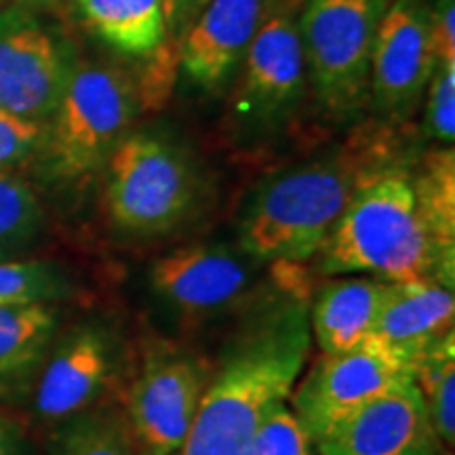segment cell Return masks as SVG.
Returning a JSON list of instances; mask_svg holds the SVG:
<instances>
[{
  "label": "cell",
  "mask_w": 455,
  "mask_h": 455,
  "mask_svg": "<svg viewBox=\"0 0 455 455\" xmlns=\"http://www.w3.org/2000/svg\"><path fill=\"white\" fill-rule=\"evenodd\" d=\"M310 348L308 295L287 293L255 312L213 363L180 455H243L261 422L289 401Z\"/></svg>",
  "instance_id": "6da1fadb"
},
{
  "label": "cell",
  "mask_w": 455,
  "mask_h": 455,
  "mask_svg": "<svg viewBox=\"0 0 455 455\" xmlns=\"http://www.w3.org/2000/svg\"><path fill=\"white\" fill-rule=\"evenodd\" d=\"M316 258L325 276H430L453 287L426 230L411 173L401 167L369 171Z\"/></svg>",
  "instance_id": "7a4b0ae2"
},
{
  "label": "cell",
  "mask_w": 455,
  "mask_h": 455,
  "mask_svg": "<svg viewBox=\"0 0 455 455\" xmlns=\"http://www.w3.org/2000/svg\"><path fill=\"white\" fill-rule=\"evenodd\" d=\"M371 169L341 156L278 175L244 212L241 251L259 264H304L316 258Z\"/></svg>",
  "instance_id": "3957f363"
},
{
  "label": "cell",
  "mask_w": 455,
  "mask_h": 455,
  "mask_svg": "<svg viewBox=\"0 0 455 455\" xmlns=\"http://www.w3.org/2000/svg\"><path fill=\"white\" fill-rule=\"evenodd\" d=\"M138 112L131 76L104 64L72 66L41 150L51 175L83 178L108 161Z\"/></svg>",
  "instance_id": "277c9868"
},
{
  "label": "cell",
  "mask_w": 455,
  "mask_h": 455,
  "mask_svg": "<svg viewBox=\"0 0 455 455\" xmlns=\"http://www.w3.org/2000/svg\"><path fill=\"white\" fill-rule=\"evenodd\" d=\"M106 209L118 230L156 236L195 209L198 181L190 163L155 135H129L108 156Z\"/></svg>",
  "instance_id": "5b68a950"
},
{
  "label": "cell",
  "mask_w": 455,
  "mask_h": 455,
  "mask_svg": "<svg viewBox=\"0 0 455 455\" xmlns=\"http://www.w3.org/2000/svg\"><path fill=\"white\" fill-rule=\"evenodd\" d=\"M384 0H308L299 15L304 60L327 112H355L369 91V70Z\"/></svg>",
  "instance_id": "8992f818"
},
{
  "label": "cell",
  "mask_w": 455,
  "mask_h": 455,
  "mask_svg": "<svg viewBox=\"0 0 455 455\" xmlns=\"http://www.w3.org/2000/svg\"><path fill=\"white\" fill-rule=\"evenodd\" d=\"M212 371L209 358L175 341H156L144 352L124 401L131 428L144 451H181Z\"/></svg>",
  "instance_id": "52a82bcc"
},
{
  "label": "cell",
  "mask_w": 455,
  "mask_h": 455,
  "mask_svg": "<svg viewBox=\"0 0 455 455\" xmlns=\"http://www.w3.org/2000/svg\"><path fill=\"white\" fill-rule=\"evenodd\" d=\"M409 378H413L411 369L382 341L369 338L339 355L321 352L299 375L289 401L312 443H318L356 409Z\"/></svg>",
  "instance_id": "ba28073f"
},
{
  "label": "cell",
  "mask_w": 455,
  "mask_h": 455,
  "mask_svg": "<svg viewBox=\"0 0 455 455\" xmlns=\"http://www.w3.org/2000/svg\"><path fill=\"white\" fill-rule=\"evenodd\" d=\"M253 258L226 244L201 243L158 258L150 268V289L169 315L188 325L232 315L251 301Z\"/></svg>",
  "instance_id": "9c48e42d"
},
{
  "label": "cell",
  "mask_w": 455,
  "mask_h": 455,
  "mask_svg": "<svg viewBox=\"0 0 455 455\" xmlns=\"http://www.w3.org/2000/svg\"><path fill=\"white\" fill-rule=\"evenodd\" d=\"M121 361V344L106 323L91 318L57 335L34 382V413L55 426L100 405Z\"/></svg>",
  "instance_id": "30bf717a"
},
{
  "label": "cell",
  "mask_w": 455,
  "mask_h": 455,
  "mask_svg": "<svg viewBox=\"0 0 455 455\" xmlns=\"http://www.w3.org/2000/svg\"><path fill=\"white\" fill-rule=\"evenodd\" d=\"M70 72L64 49L36 17L21 7L0 11V110L43 127Z\"/></svg>",
  "instance_id": "8fae6325"
},
{
  "label": "cell",
  "mask_w": 455,
  "mask_h": 455,
  "mask_svg": "<svg viewBox=\"0 0 455 455\" xmlns=\"http://www.w3.org/2000/svg\"><path fill=\"white\" fill-rule=\"evenodd\" d=\"M435 68L428 9L419 0H395L384 9L371 51L369 89L378 110L396 116L411 110Z\"/></svg>",
  "instance_id": "7c38bea8"
},
{
  "label": "cell",
  "mask_w": 455,
  "mask_h": 455,
  "mask_svg": "<svg viewBox=\"0 0 455 455\" xmlns=\"http://www.w3.org/2000/svg\"><path fill=\"white\" fill-rule=\"evenodd\" d=\"M243 60L244 70L235 98L238 116L266 121L295 104L304 87L306 60L299 24L289 4L270 0Z\"/></svg>",
  "instance_id": "4fadbf2b"
},
{
  "label": "cell",
  "mask_w": 455,
  "mask_h": 455,
  "mask_svg": "<svg viewBox=\"0 0 455 455\" xmlns=\"http://www.w3.org/2000/svg\"><path fill=\"white\" fill-rule=\"evenodd\" d=\"M435 439L422 392L409 378L356 409L315 447L318 455H424Z\"/></svg>",
  "instance_id": "5bb4252c"
},
{
  "label": "cell",
  "mask_w": 455,
  "mask_h": 455,
  "mask_svg": "<svg viewBox=\"0 0 455 455\" xmlns=\"http://www.w3.org/2000/svg\"><path fill=\"white\" fill-rule=\"evenodd\" d=\"M270 0H207L180 38V66L192 83L218 91L241 64Z\"/></svg>",
  "instance_id": "9a60e30c"
},
{
  "label": "cell",
  "mask_w": 455,
  "mask_h": 455,
  "mask_svg": "<svg viewBox=\"0 0 455 455\" xmlns=\"http://www.w3.org/2000/svg\"><path fill=\"white\" fill-rule=\"evenodd\" d=\"M455 298L453 287L430 276L388 281L373 335L415 369L426 352L453 333Z\"/></svg>",
  "instance_id": "2e32d148"
},
{
  "label": "cell",
  "mask_w": 455,
  "mask_h": 455,
  "mask_svg": "<svg viewBox=\"0 0 455 455\" xmlns=\"http://www.w3.org/2000/svg\"><path fill=\"white\" fill-rule=\"evenodd\" d=\"M386 283L365 275L331 278L308 304L310 333L323 355L358 348L373 335Z\"/></svg>",
  "instance_id": "e0dca14e"
},
{
  "label": "cell",
  "mask_w": 455,
  "mask_h": 455,
  "mask_svg": "<svg viewBox=\"0 0 455 455\" xmlns=\"http://www.w3.org/2000/svg\"><path fill=\"white\" fill-rule=\"evenodd\" d=\"M57 331L55 304H0V398L34 388Z\"/></svg>",
  "instance_id": "ac0fdd59"
},
{
  "label": "cell",
  "mask_w": 455,
  "mask_h": 455,
  "mask_svg": "<svg viewBox=\"0 0 455 455\" xmlns=\"http://www.w3.org/2000/svg\"><path fill=\"white\" fill-rule=\"evenodd\" d=\"M91 30L114 49L146 57L167 38L163 0H78Z\"/></svg>",
  "instance_id": "d6986e66"
},
{
  "label": "cell",
  "mask_w": 455,
  "mask_h": 455,
  "mask_svg": "<svg viewBox=\"0 0 455 455\" xmlns=\"http://www.w3.org/2000/svg\"><path fill=\"white\" fill-rule=\"evenodd\" d=\"M413 178L415 196L441 268L453 281L455 261V155L451 148L430 152Z\"/></svg>",
  "instance_id": "ffe728a7"
},
{
  "label": "cell",
  "mask_w": 455,
  "mask_h": 455,
  "mask_svg": "<svg viewBox=\"0 0 455 455\" xmlns=\"http://www.w3.org/2000/svg\"><path fill=\"white\" fill-rule=\"evenodd\" d=\"M49 455H140L124 407L95 405L55 424Z\"/></svg>",
  "instance_id": "44dd1931"
},
{
  "label": "cell",
  "mask_w": 455,
  "mask_h": 455,
  "mask_svg": "<svg viewBox=\"0 0 455 455\" xmlns=\"http://www.w3.org/2000/svg\"><path fill=\"white\" fill-rule=\"evenodd\" d=\"M435 436L445 445L455 443V338L449 333L435 344L413 369Z\"/></svg>",
  "instance_id": "7402d4cb"
},
{
  "label": "cell",
  "mask_w": 455,
  "mask_h": 455,
  "mask_svg": "<svg viewBox=\"0 0 455 455\" xmlns=\"http://www.w3.org/2000/svg\"><path fill=\"white\" fill-rule=\"evenodd\" d=\"M44 209L32 186L0 171V259H20L43 235Z\"/></svg>",
  "instance_id": "603a6c76"
},
{
  "label": "cell",
  "mask_w": 455,
  "mask_h": 455,
  "mask_svg": "<svg viewBox=\"0 0 455 455\" xmlns=\"http://www.w3.org/2000/svg\"><path fill=\"white\" fill-rule=\"evenodd\" d=\"M72 293V278L57 264L0 259V304H57Z\"/></svg>",
  "instance_id": "cb8c5ba5"
},
{
  "label": "cell",
  "mask_w": 455,
  "mask_h": 455,
  "mask_svg": "<svg viewBox=\"0 0 455 455\" xmlns=\"http://www.w3.org/2000/svg\"><path fill=\"white\" fill-rule=\"evenodd\" d=\"M243 455H318L298 415L287 403L261 422Z\"/></svg>",
  "instance_id": "d4e9b609"
},
{
  "label": "cell",
  "mask_w": 455,
  "mask_h": 455,
  "mask_svg": "<svg viewBox=\"0 0 455 455\" xmlns=\"http://www.w3.org/2000/svg\"><path fill=\"white\" fill-rule=\"evenodd\" d=\"M148 57V64L141 72L140 81L135 84L138 106L144 110H161L171 98L175 78L180 68V41L167 36L163 44L152 51Z\"/></svg>",
  "instance_id": "484cf974"
},
{
  "label": "cell",
  "mask_w": 455,
  "mask_h": 455,
  "mask_svg": "<svg viewBox=\"0 0 455 455\" xmlns=\"http://www.w3.org/2000/svg\"><path fill=\"white\" fill-rule=\"evenodd\" d=\"M428 87L426 131L441 144L455 140V64H436Z\"/></svg>",
  "instance_id": "4316f807"
},
{
  "label": "cell",
  "mask_w": 455,
  "mask_h": 455,
  "mask_svg": "<svg viewBox=\"0 0 455 455\" xmlns=\"http://www.w3.org/2000/svg\"><path fill=\"white\" fill-rule=\"evenodd\" d=\"M44 129L13 114L0 110V171L30 158L34 152L41 150Z\"/></svg>",
  "instance_id": "83f0119b"
},
{
  "label": "cell",
  "mask_w": 455,
  "mask_h": 455,
  "mask_svg": "<svg viewBox=\"0 0 455 455\" xmlns=\"http://www.w3.org/2000/svg\"><path fill=\"white\" fill-rule=\"evenodd\" d=\"M430 41L436 64H455V3L436 0L428 11Z\"/></svg>",
  "instance_id": "f1b7e54d"
},
{
  "label": "cell",
  "mask_w": 455,
  "mask_h": 455,
  "mask_svg": "<svg viewBox=\"0 0 455 455\" xmlns=\"http://www.w3.org/2000/svg\"><path fill=\"white\" fill-rule=\"evenodd\" d=\"M207 0H163L164 21H167V36L180 41L186 28L198 15Z\"/></svg>",
  "instance_id": "f546056e"
},
{
  "label": "cell",
  "mask_w": 455,
  "mask_h": 455,
  "mask_svg": "<svg viewBox=\"0 0 455 455\" xmlns=\"http://www.w3.org/2000/svg\"><path fill=\"white\" fill-rule=\"evenodd\" d=\"M0 455H34L26 432L4 415H0Z\"/></svg>",
  "instance_id": "4dcf8cb0"
},
{
  "label": "cell",
  "mask_w": 455,
  "mask_h": 455,
  "mask_svg": "<svg viewBox=\"0 0 455 455\" xmlns=\"http://www.w3.org/2000/svg\"><path fill=\"white\" fill-rule=\"evenodd\" d=\"M28 3H32V4H38V7H49V4H55V3H60V0H28Z\"/></svg>",
  "instance_id": "1f68e13d"
},
{
  "label": "cell",
  "mask_w": 455,
  "mask_h": 455,
  "mask_svg": "<svg viewBox=\"0 0 455 455\" xmlns=\"http://www.w3.org/2000/svg\"><path fill=\"white\" fill-rule=\"evenodd\" d=\"M140 455H180V453H150V451H141Z\"/></svg>",
  "instance_id": "d6a6232c"
},
{
  "label": "cell",
  "mask_w": 455,
  "mask_h": 455,
  "mask_svg": "<svg viewBox=\"0 0 455 455\" xmlns=\"http://www.w3.org/2000/svg\"><path fill=\"white\" fill-rule=\"evenodd\" d=\"M424 455H435V451H430V453H424Z\"/></svg>",
  "instance_id": "836d02e7"
}]
</instances>
